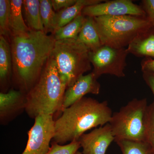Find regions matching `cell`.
Wrapping results in <instances>:
<instances>
[{"instance_id": "cell-11", "label": "cell", "mask_w": 154, "mask_h": 154, "mask_svg": "<svg viewBox=\"0 0 154 154\" xmlns=\"http://www.w3.org/2000/svg\"><path fill=\"white\" fill-rule=\"evenodd\" d=\"M26 94L14 88L0 93V124L6 125L25 111Z\"/></svg>"}, {"instance_id": "cell-28", "label": "cell", "mask_w": 154, "mask_h": 154, "mask_svg": "<svg viewBox=\"0 0 154 154\" xmlns=\"http://www.w3.org/2000/svg\"><path fill=\"white\" fill-rule=\"evenodd\" d=\"M143 78L146 85L150 89L154 96V73L143 72Z\"/></svg>"}, {"instance_id": "cell-16", "label": "cell", "mask_w": 154, "mask_h": 154, "mask_svg": "<svg viewBox=\"0 0 154 154\" xmlns=\"http://www.w3.org/2000/svg\"><path fill=\"white\" fill-rule=\"evenodd\" d=\"M76 39L84 44L90 51L95 50L102 46L93 17H86L85 21Z\"/></svg>"}, {"instance_id": "cell-14", "label": "cell", "mask_w": 154, "mask_h": 154, "mask_svg": "<svg viewBox=\"0 0 154 154\" xmlns=\"http://www.w3.org/2000/svg\"><path fill=\"white\" fill-rule=\"evenodd\" d=\"M128 54L136 57L154 58V28L139 34L126 48Z\"/></svg>"}, {"instance_id": "cell-13", "label": "cell", "mask_w": 154, "mask_h": 154, "mask_svg": "<svg viewBox=\"0 0 154 154\" xmlns=\"http://www.w3.org/2000/svg\"><path fill=\"white\" fill-rule=\"evenodd\" d=\"M12 61L10 42L0 36V88L1 92L7 93L12 85Z\"/></svg>"}, {"instance_id": "cell-15", "label": "cell", "mask_w": 154, "mask_h": 154, "mask_svg": "<svg viewBox=\"0 0 154 154\" xmlns=\"http://www.w3.org/2000/svg\"><path fill=\"white\" fill-rule=\"evenodd\" d=\"M104 1L102 0H77L76 3L72 7L56 12L53 22L54 32L65 26L81 15L83 9L86 7L99 4Z\"/></svg>"}, {"instance_id": "cell-7", "label": "cell", "mask_w": 154, "mask_h": 154, "mask_svg": "<svg viewBox=\"0 0 154 154\" xmlns=\"http://www.w3.org/2000/svg\"><path fill=\"white\" fill-rule=\"evenodd\" d=\"M128 54L126 48H115L102 45L89 52L90 61L94 67L92 72L98 79L103 75L124 78Z\"/></svg>"}, {"instance_id": "cell-18", "label": "cell", "mask_w": 154, "mask_h": 154, "mask_svg": "<svg viewBox=\"0 0 154 154\" xmlns=\"http://www.w3.org/2000/svg\"><path fill=\"white\" fill-rule=\"evenodd\" d=\"M39 0H24L23 7L25 21L30 30L44 31L42 21Z\"/></svg>"}, {"instance_id": "cell-25", "label": "cell", "mask_w": 154, "mask_h": 154, "mask_svg": "<svg viewBox=\"0 0 154 154\" xmlns=\"http://www.w3.org/2000/svg\"><path fill=\"white\" fill-rule=\"evenodd\" d=\"M140 6L144 11L146 17L154 28V0L142 1Z\"/></svg>"}, {"instance_id": "cell-4", "label": "cell", "mask_w": 154, "mask_h": 154, "mask_svg": "<svg viewBox=\"0 0 154 154\" xmlns=\"http://www.w3.org/2000/svg\"><path fill=\"white\" fill-rule=\"evenodd\" d=\"M102 45L125 48L139 34L153 27L146 16L94 17Z\"/></svg>"}, {"instance_id": "cell-5", "label": "cell", "mask_w": 154, "mask_h": 154, "mask_svg": "<svg viewBox=\"0 0 154 154\" xmlns=\"http://www.w3.org/2000/svg\"><path fill=\"white\" fill-rule=\"evenodd\" d=\"M89 52V50L77 39L55 41L51 57L67 88L92 69Z\"/></svg>"}, {"instance_id": "cell-20", "label": "cell", "mask_w": 154, "mask_h": 154, "mask_svg": "<svg viewBox=\"0 0 154 154\" xmlns=\"http://www.w3.org/2000/svg\"><path fill=\"white\" fill-rule=\"evenodd\" d=\"M122 154H151L148 144L145 141L118 140L114 141Z\"/></svg>"}, {"instance_id": "cell-23", "label": "cell", "mask_w": 154, "mask_h": 154, "mask_svg": "<svg viewBox=\"0 0 154 154\" xmlns=\"http://www.w3.org/2000/svg\"><path fill=\"white\" fill-rule=\"evenodd\" d=\"M145 142L149 147L151 154H154V101L148 107Z\"/></svg>"}, {"instance_id": "cell-6", "label": "cell", "mask_w": 154, "mask_h": 154, "mask_svg": "<svg viewBox=\"0 0 154 154\" xmlns=\"http://www.w3.org/2000/svg\"><path fill=\"white\" fill-rule=\"evenodd\" d=\"M148 105L146 98H134L113 113L109 123L114 141H145Z\"/></svg>"}, {"instance_id": "cell-12", "label": "cell", "mask_w": 154, "mask_h": 154, "mask_svg": "<svg viewBox=\"0 0 154 154\" xmlns=\"http://www.w3.org/2000/svg\"><path fill=\"white\" fill-rule=\"evenodd\" d=\"M97 80L95 75L91 72L82 76L72 85L67 88L64 96L62 112L87 94H99L101 85Z\"/></svg>"}, {"instance_id": "cell-1", "label": "cell", "mask_w": 154, "mask_h": 154, "mask_svg": "<svg viewBox=\"0 0 154 154\" xmlns=\"http://www.w3.org/2000/svg\"><path fill=\"white\" fill-rule=\"evenodd\" d=\"M12 61V85L25 94L37 82L51 56L56 40L44 31L30 30L9 38Z\"/></svg>"}, {"instance_id": "cell-27", "label": "cell", "mask_w": 154, "mask_h": 154, "mask_svg": "<svg viewBox=\"0 0 154 154\" xmlns=\"http://www.w3.org/2000/svg\"><path fill=\"white\" fill-rule=\"evenodd\" d=\"M141 68L142 72L154 73V59L152 58H144L141 62Z\"/></svg>"}, {"instance_id": "cell-9", "label": "cell", "mask_w": 154, "mask_h": 154, "mask_svg": "<svg viewBox=\"0 0 154 154\" xmlns=\"http://www.w3.org/2000/svg\"><path fill=\"white\" fill-rule=\"evenodd\" d=\"M82 14L85 17L93 18L102 16L117 17L125 15L146 16L140 5H136L131 0L105 1L86 7L83 9Z\"/></svg>"}, {"instance_id": "cell-2", "label": "cell", "mask_w": 154, "mask_h": 154, "mask_svg": "<svg viewBox=\"0 0 154 154\" xmlns=\"http://www.w3.org/2000/svg\"><path fill=\"white\" fill-rule=\"evenodd\" d=\"M62 112L54 122L51 141L62 145L78 140L89 130L109 123L113 113L107 101L85 97Z\"/></svg>"}, {"instance_id": "cell-19", "label": "cell", "mask_w": 154, "mask_h": 154, "mask_svg": "<svg viewBox=\"0 0 154 154\" xmlns=\"http://www.w3.org/2000/svg\"><path fill=\"white\" fill-rule=\"evenodd\" d=\"M85 19L86 17L81 14L65 26L55 30L52 34L56 41L64 39H76Z\"/></svg>"}, {"instance_id": "cell-22", "label": "cell", "mask_w": 154, "mask_h": 154, "mask_svg": "<svg viewBox=\"0 0 154 154\" xmlns=\"http://www.w3.org/2000/svg\"><path fill=\"white\" fill-rule=\"evenodd\" d=\"M11 1L0 0V36L9 39L10 29Z\"/></svg>"}, {"instance_id": "cell-8", "label": "cell", "mask_w": 154, "mask_h": 154, "mask_svg": "<svg viewBox=\"0 0 154 154\" xmlns=\"http://www.w3.org/2000/svg\"><path fill=\"white\" fill-rule=\"evenodd\" d=\"M53 115L42 114L35 119L28 131L27 145L22 154H46L54 134Z\"/></svg>"}, {"instance_id": "cell-21", "label": "cell", "mask_w": 154, "mask_h": 154, "mask_svg": "<svg viewBox=\"0 0 154 154\" xmlns=\"http://www.w3.org/2000/svg\"><path fill=\"white\" fill-rule=\"evenodd\" d=\"M39 1L40 15L44 27V32L46 34L48 33L53 34L54 33L53 22L56 12L53 8L51 0Z\"/></svg>"}, {"instance_id": "cell-26", "label": "cell", "mask_w": 154, "mask_h": 154, "mask_svg": "<svg viewBox=\"0 0 154 154\" xmlns=\"http://www.w3.org/2000/svg\"><path fill=\"white\" fill-rule=\"evenodd\" d=\"M77 0H51L54 10L56 12L72 7Z\"/></svg>"}, {"instance_id": "cell-24", "label": "cell", "mask_w": 154, "mask_h": 154, "mask_svg": "<svg viewBox=\"0 0 154 154\" xmlns=\"http://www.w3.org/2000/svg\"><path fill=\"white\" fill-rule=\"evenodd\" d=\"M81 147L78 140L66 145H60L51 142L49 151L46 154H75Z\"/></svg>"}, {"instance_id": "cell-3", "label": "cell", "mask_w": 154, "mask_h": 154, "mask_svg": "<svg viewBox=\"0 0 154 154\" xmlns=\"http://www.w3.org/2000/svg\"><path fill=\"white\" fill-rule=\"evenodd\" d=\"M66 88L61 80L55 61L51 56L37 82L26 94L25 112L34 119L42 114L54 116L62 112Z\"/></svg>"}, {"instance_id": "cell-10", "label": "cell", "mask_w": 154, "mask_h": 154, "mask_svg": "<svg viewBox=\"0 0 154 154\" xmlns=\"http://www.w3.org/2000/svg\"><path fill=\"white\" fill-rule=\"evenodd\" d=\"M114 140L108 123L82 135L78 141L82 148L83 154H106L107 149Z\"/></svg>"}, {"instance_id": "cell-29", "label": "cell", "mask_w": 154, "mask_h": 154, "mask_svg": "<svg viewBox=\"0 0 154 154\" xmlns=\"http://www.w3.org/2000/svg\"><path fill=\"white\" fill-rule=\"evenodd\" d=\"M75 154H83V153L82 152H80V151H78L76 152Z\"/></svg>"}, {"instance_id": "cell-17", "label": "cell", "mask_w": 154, "mask_h": 154, "mask_svg": "<svg viewBox=\"0 0 154 154\" xmlns=\"http://www.w3.org/2000/svg\"><path fill=\"white\" fill-rule=\"evenodd\" d=\"M23 1L11 0L10 29L11 36H18L30 31L22 17Z\"/></svg>"}]
</instances>
